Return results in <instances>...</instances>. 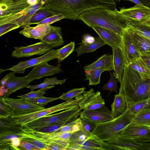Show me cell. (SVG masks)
Returning a JSON list of instances; mask_svg holds the SVG:
<instances>
[{
  "label": "cell",
  "instance_id": "cell-1",
  "mask_svg": "<svg viewBox=\"0 0 150 150\" xmlns=\"http://www.w3.org/2000/svg\"><path fill=\"white\" fill-rule=\"evenodd\" d=\"M44 7L56 14H61L64 19H79L84 12L98 8H115V0H43Z\"/></svg>",
  "mask_w": 150,
  "mask_h": 150
},
{
  "label": "cell",
  "instance_id": "cell-2",
  "mask_svg": "<svg viewBox=\"0 0 150 150\" xmlns=\"http://www.w3.org/2000/svg\"><path fill=\"white\" fill-rule=\"evenodd\" d=\"M119 93L124 96L127 104L150 98V74L125 65Z\"/></svg>",
  "mask_w": 150,
  "mask_h": 150
},
{
  "label": "cell",
  "instance_id": "cell-3",
  "mask_svg": "<svg viewBox=\"0 0 150 150\" xmlns=\"http://www.w3.org/2000/svg\"><path fill=\"white\" fill-rule=\"evenodd\" d=\"M79 19L91 28L93 25L100 26L121 36L129 26L128 21L116 8L100 7L89 10L83 13Z\"/></svg>",
  "mask_w": 150,
  "mask_h": 150
},
{
  "label": "cell",
  "instance_id": "cell-4",
  "mask_svg": "<svg viewBox=\"0 0 150 150\" xmlns=\"http://www.w3.org/2000/svg\"><path fill=\"white\" fill-rule=\"evenodd\" d=\"M135 115L127 108L124 113L113 119L98 123L93 134L105 142L114 140L119 137L125 128L132 122Z\"/></svg>",
  "mask_w": 150,
  "mask_h": 150
},
{
  "label": "cell",
  "instance_id": "cell-5",
  "mask_svg": "<svg viewBox=\"0 0 150 150\" xmlns=\"http://www.w3.org/2000/svg\"><path fill=\"white\" fill-rule=\"evenodd\" d=\"M37 2V0H0V19L4 23H15Z\"/></svg>",
  "mask_w": 150,
  "mask_h": 150
},
{
  "label": "cell",
  "instance_id": "cell-6",
  "mask_svg": "<svg viewBox=\"0 0 150 150\" xmlns=\"http://www.w3.org/2000/svg\"><path fill=\"white\" fill-rule=\"evenodd\" d=\"M82 109L79 105L54 114L35 120L23 126V127L34 128L58 124L69 123L76 120Z\"/></svg>",
  "mask_w": 150,
  "mask_h": 150
},
{
  "label": "cell",
  "instance_id": "cell-7",
  "mask_svg": "<svg viewBox=\"0 0 150 150\" xmlns=\"http://www.w3.org/2000/svg\"><path fill=\"white\" fill-rule=\"evenodd\" d=\"M82 95L75 97V99L66 101L49 108L24 115L11 117L14 118L18 122L23 126L26 123L40 118L79 105L82 99Z\"/></svg>",
  "mask_w": 150,
  "mask_h": 150
},
{
  "label": "cell",
  "instance_id": "cell-8",
  "mask_svg": "<svg viewBox=\"0 0 150 150\" xmlns=\"http://www.w3.org/2000/svg\"><path fill=\"white\" fill-rule=\"evenodd\" d=\"M120 48L125 65L128 66L132 62L141 57L139 48L129 25L124 30L122 36Z\"/></svg>",
  "mask_w": 150,
  "mask_h": 150
},
{
  "label": "cell",
  "instance_id": "cell-9",
  "mask_svg": "<svg viewBox=\"0 0 150 150\" xmlns=\"http://www.w3.org/2000/svg\"><path fill=\"white\" fill-rule=\"evenodd\" d=\"M119 137L132 139L141 144L150 142V126L131 122L125 128Z\"/></svg>",
  "mask_w": 150,
  "mask_h": 150
},
{
  "label": "cell",
  "instance_id": "cell-10",
  "mask_svg": "<svg viewBox=\"0 0 150 150\" xmlns=\"http://www.w3.org/2000/svg\"><path fill=\"white\" fill-rule=\"evenodd\" d=\"M119 12L128 22H150V8L136 4L129 8H120Z\"/></svg>",
  "mask_w": 150,
  "mask_h": 150
},
{
  "label": "cell",
  "instance_id": "cell-11",
  "mask_svg": "<svg viewBox=\"0 0 150 150\" xmlns=\"http://www.w3.org/2000/svg\"><path fill=\"white\" fill-rule=\"evenodd\" d=\"M14 48L15 50L12 52L11 56L17 58L45 54L53 48L50 45L41 41L31 45Z\"/></svg>",
  "mask_w": 150,
  "mask_h": 150
},
{
  "label": "cell",
  "instance_id": "cell-12",
  "mask_svg": "<svg viewBox=\"0 0 150 150\" xmlns=\"http://www.w3.org/2000/svg\"><path fill=\"white\" fill-rule=\"evenodd\" d=\"M57 58L56 50H52L45 54L37 57L32 58L25 61H21L14 65L9 69L4 70H10L15 73L24 74L27 68L45 62H47Z\"/></svg>",
  "mask_w": 150,
  "mask_h": 150
},
{
  "label": "cell",
  "instance_id": "cell-13",
  "mask_svg": "<svg viewBox=\"0 0 150 150\" xmlns=\"http://www.w3.org/2000/svg\"><path fill=\"white\" fill-rule=\"evenodd\" d=\"M2 97L6 103L14 109V115L12 117L24 115L45 108L44 107L27 102L25 99L23 98L15 99Z\"/></svg>",
  "mask_w": 150,
  "mask_h": 150
},
{
  "label": "cell",
  "instance_id": "cell-14",
  "mask_svg": "<svg viewBox=\"0 0 150 150\" xmlns=\"http://www.w3.org/2000/svg\"><path fill=\"white\" fill-rule=\"evenodd\" d=\"M82 96V99L79 104L82 110H93L105 105V100L100 92H95L93 88L85 91Z\"/></svg>",
  "mask_w": 150,
  "mask_h": 150
},
{
  "label": "cell",
  "instance_id": "cell-15",
  "mask_svg": "<svg viewBox=\"0 0 150 150\" xmlns=\"http://www.w3.org/2000/svg\"><path fill=\"white\" fill-rule=\"evenodd\" d=\"M15 73L11 72L8 74V78L6 83L3 86L8 91L2 97H8L12 93L18 90L27 87L33 80L27 77L26 76L17 77Z\"/></svg>",
  "mask_w": 150,
  "mask_h": 150
},
{
  "label": "cell",
  "instance_id": "cell-16",
  "mask_svg": "<svg viewBox=\"0 0 150 150\" xmlns=\"http://www.w3.org/2000/svg\"><path fill=\"white\" fill-rule=\"evenodd\" d=\"M62 71V70L58 65L56 66H52L49 64L47 62H45L34 66L33 69L26 76L34 80Z\"/></svg>",
  "mask_w": 150,
  "mask_h": 150
},
{
  "label": "cell",
  "instance_id": "cell-17",
  "mask_svg": "<svg viewBox=\"0 0 150 150\" xmlns=\"http://www.w3.org/2000/svg\"><path fill=\"white\" fill-rule=\"evenodd\" d=\"M80 118H86L98 123L102 122L115 118L111 111L104 105L100 108L92 110H83L79 114Z\"/></svg>",
  "mask_w": 150,
  "mask_h": 150
},
{
  "label": "cell",
  "instance_id": "cell-18",
  "mask_svg": "<svg viewBox=\"0 0 150 150\" xmlns=\"http://www.w3.org/2000/svg\"><path fill=\"white\" fill-rule=\"evenodd\" d=\"M91 28L103 41L111 47H121L122 36L110 30L99 26L93 25Z\"/></svg>",
  "mask_w": 150,
  "mask_h": 150
},
{
  "label": "cell",
  "instance_id": "cell-19",
  "mask_svg": "<svg viewBox=\"0 0 150 150\" xmlns=\"http://www.w3.org/2000/svg\"><path fill=\"white\" fill-rule=\"evenodd\" d=\"M112 51L113 74L121 83L125 67L124 61L121 48L118 47H112Z\"/></svg>",
  "mask_w": 150,
  "mask_h": 150
},
{
  "label": "cell",
  "instance_id": "cell-20",
  "mask_svg": "<svg viewBox=\"0 0 150 150\" xmlns=\"http://www.w3.org/2000/svg\"><path fill=\"white\" fill-rule=\"evenodd\" d=\"M51 25L44 24H37L35 26H25L19 33L28 38L41 40L50 31Z\"/></svg>",
  "mask_w": 150,
  "mask_h": 150
},
{
  "label": "cell",
  "instance_id": "cell-21",
  "mask_svg": "<svg viewBox=\"0 0 150 150\" xmlns=\"http://www.w3.org/2000/svg\"><path fill=\"white\" fill-rule=\"evenodd\" d=\"M40 41L48 44L53 48L63 45L64 41L62 37L61 28L51 25L50 31Z\"/></svg>",
  "mask_w": 150,
  "mask_h": 150
},
{
  "label": "cell",
  "instance_id": "cell-22",
  "mask_svg": "<svg viewBox=\"0 0 150 150\" xmlns=\"http://www.w3.org/2000/svg\"><path fill=\"white\" fill-rule=\"evenodd\" d=\"M112 55L104 54L99 57L96 61L83 68L85 71L100 69L110 71L112 70Z\"/></svg>",
  "mask_w": 150,
  "mask_h": 150
},
{
  "label": "cell",
  "instance_id": "cell-23",
  "mask_svg": "<svg viewBox=\"0 0 150 150\" xmlns=\"http://www.w3.org/2000/svg\"><path fill=\"white\" fill-rule=\"evenodd\" d=\"M22 125L11 117L0 118V134L22 131Z\"/></svg>",
  "mask_w": 150,
  "mask_h": 150
},
{
  "label": "cell",
  "instance_id": "cell-24",
  "mask_svg": "<svg viewBox=\"0 0 150 150\" xmlns=\"http://www.w3.org/2000/svg\"><path fill=\"white\" fill-rule=\"evenodd\" d=\"M107 142L116 147L117 150H139L141 144L132 139L122 137H119Z\"/></svg>",
  "mask_w": 150,
  "mask_h": 150
},
{
  "label": "cell",
  "instance_id": "cell-25",
  "mask_svg": "<svg viewBox=\"0 0 150 150\" xmlns=\"http://www.w3.org/2000/svg\"><path fill=\"white\" fill-rule=\"evenodd\" d=\"M56 15L44 7H42L26 21L21 28H23L27 25H30L33 24H38L45 18Z\"/></svg>",
  "mask_w": 150,
  "mask_h": 150
},
{
  "label": "cell",
  "instance_id": "cell-26",
  "mask_svg": "<svg viewBox=\"0 0 150 150\" xmlns=\"http://www.w3.org/2000/svg\"><path fill=\"white\" fill-rule=\"evenodd\" d=\"M105 44L106 43L99 36L95 38L94 42L92 43L87 44L82 42L75 50L77 52V57L84 53L94 51Z\"/></svg>",
  "mask_w": 150,
  "mask_h": 150
},
{
  "label": "cell",
  "instance_id": "cell-27",
  "mask_svg": "<svg viewBox=\"0 0 150 150\" xmlns=\"http://www.w3.org/2000/svg\"><path fill=\"white\" fill-rule=\"evenodd\" d=\"M130 28L141 56L150 54V39L135 32L131 28Z\"/></svg>",
  "mask_w": 150,
  "mask_h": 150
},
{
  "label": "cell",
  "instance_id": "cell-28",
  "mask_svg": "<svg viewBox=\"0 0 150 150\" xmlns=\"http://www.w3.org/2000/svg\"><path fill=\"white\" fill-rule=\"evenodd\" d=\"M127 107L124 96L120 93L115 95L114 101L111 105V111L113 116L115 118L124 113Z\"/></svg>",
  "mask_w": 150,
  "mask_h": 150
},
{
  "label": "cell",
  "instance_id": "cell-29",
  "mask_svg": "<svg viewBox=\"0 0 150 150\" xmlns=\"http://www.w3.org/2000/svg\"><path fill=\"white\" fill-rule=\"evenodd\" d=\"M94 135L83 127L80 130L71 134L69 145L79 144L82 142L91 138Z\"/></svg>",
  "mask_w": 150,
  "mask_h": 150
},
{
  "label": "cell",
  "instance_id": "cell-30",
  "mask_svg": "<svg viewBox=\"0 0 150 150\" xmlns=\"http://www.w3.org/2000/svg\"><path fill=\"white\" fill-rule=\"evenodd\" d=\"M92 138L82 142L79 144L68 145L66 150H104L95 143Z\"/></svg>",
  "mask_w": 150,
  "mask_h": 150
},
{
  "label": "cell",
  "instance_id": "cell-31",
  "mask_svg": "<svg viewBox=\"0 0 150 150\" xmlns=\"http://www.w3.org/2000/svg\"><path fill=\"white\" fill-rule=\"evenodd\" d=\"M128 24L135 32L150 39V22L134 23L128 21Z\"/></svg>",
  "mask_w": 150,
  "mask_h": 150
},
{
  "label": "cell",
  "instance_id": "cell-32",
  "mask_svg": "<svg viewBox=\"0 0 150 150\" xmlns=\"http://www.w3.org/2000/svg\"><path fill=\"white\" fill-rule=\"evenodd\" d=\"M43 5L44 2L42 0H37V3L32 6L26 13L16 20V23L19 25L21 28L26 21L30 18L39 9L43 7Z\"/></svg>",
  "mask_w": 150,
  "mask_h": 150
},
{
  "label": "cell",
  "instance_id": "cell-33",
  "mask_svg": "<svg viewBox=\"0 0 150 150\" xmlns=\"http://www.w3.org/2000/svg\"><path fill=\"white\" fill-rule=\"evenodd\" d=\"M131 122L150 126V108L143 110L135 115Z\"/></svg>",
  "mask_w": 150,
  "mask_h": 150
},
{
  "label": "cell",
  "instance_id": "cell-34",
  "mask_svg": "<svg viewBox=\"0 0 150 150\" xmlns=\"http://www.w3.org/2000/svg\"><path fill=\"white\" fill-rule=\"evenodd\" d=\"M67 79L62 80H58L57 77H54L51 78H46L43 81V82L36 85H29L26 88H30L31 91H33L34 90L45 88L47 86L57 85L58 84L62 85L66 81Z\"/></svg>",
  "mask_w": 150,
  "mask_h": 150
},
{
  "label": "cell",
  "instance_id": "cell-35",
  "mask_svg": "<svg viewBox=\"0 0 150 150\" xmlns=\"http://www.w3.org/2000/svg\"><path fill=\"white\" fill-rule=\"evenodd\" d=\"M75 45V42H71L63 47L56 50V59L59 62L62 61L73 52Z\"/></svg>",
  "mask_w": 150,
  "mask_h": 150
},
{
  "label": "cell",
  "instance_id": "cell-36",
  "mask_svg": "<svg viewBox=\"0 0 150 150\" xmlns=\"http://www.w3.org/2000/svg\"><path fill=\"white\" fill-rule=\"evenodd\" d=\"M82 127V120L81 118L79 117L76 120L62 126L54 132L72 133L80 130Z\"/></svg>",
  "mask_w": 150,
  "mask_h": 150
},
{
  "label": "cell",
  "instance_id": "cell-37",
  "mask_svg": "<svg viewBox=\"0 0 150 150\" xmlns=\"http://www.w3.org/2000/svg\"><path fill=\"white\" fill-rule=\"evenodd\" d=\"M22 134L23 137L21 139V140L28 142L40 150H48V144L47 143L37 138L27 134L23 131Z\"/></svg>",
  "mask_w": 150,
  "mask_h": 150
},
{
  "label": "cell",
  "instance_id": "cell-38",
  "mask_svg": "<svg viewBox=\"0 0 150 150\" xmlns=\"http://www.w3.org/2000/svg\"><path fill=\"white\" fill-rule=\"evenodd\" d=\"M105 70L96 69L85 71V75L86 79L89 81L88 86L96 85L100 83V76Z\"/></svg>",
  "mask_w": 150,
  "mask_h": 150
},
{
  "label": "cell",
  "instance_id": "cell-39",
  "mask_svg": "<svg viewBox=\"0 0 150 150\" xmlns=\"http://www.w3.org/2000/svg\"><path fill=\"white\" fill-rule=\"evenodd\" d=\"M0 118L12 117L14 115V110L9 105L6 103L3 98H0Z\"/></svg>",
  "mask_w": 150,
  "mask_h": 150
},
{
  "label": "cell",
  "instance_id": "cell-40",
  "mask_svg": "<svg viewBox=\"0 0 150 150\" xmlns=\"http://www.w3.org/2000/svg\"><path fill=\"white\" fill-rule=\"evenodd\" d=\"M128 66L139 72L150 74V71L141 57L132 62Z\"/></svg>",
  "mask_w": 150,
  "mask_h": 150
},
{
  "label": "cell",
  "instance_id": "cell-41",
  "mask_svg": "<svg viewBox=\"0 0 150 150\" xmlns=\"http://www.w3.org/2000/svg\"><path fill=\"white\" fill-rule=\"evenodd\" d=\"M85 87L73 89L68 92L63 93L60 97L59 99L65 101L72 99L74 98L80 96L85 91Z\"/></svg>",
  "mask_w": 150,
  "mask_h": 150
},
{
  "label": "cell",
  "instance_id": "cell-42",
  "mask_svg": "<svg viewBox=\"0 0 150 150\" xmlns=\"http://www.w3.org/2000/svg\"><path fill=\"white\" fill-rule=\"evenodd\" d=\"M69 142L62 139L50 140L48 142V150H66Z\"/></svg>",
  "mask_w": 150,
  "mask_h": 150
},
{
  "label": "cell",
  "instance_id": "cell-43",
  "mask_svg": "<svg viewBox=\"0 0 150 150\" xmlns=\"http://www.w3.org/2000/svg\"><path fill=\"white\" fill-rule=\"evenodd\" d=\"M147 100L127 104V108L130 112L136 115L143 110L149 108L147 104Z\"/></svg>",
  "mask_w": 150,
  "mask_h": 150
},
{
  "label": "cell",
  "instance_id": "cell-44",
  "mask_svg": "<svg viewBox=\"0 0 150 150\" xmlns=\"http://www.w3.org/2000/svg\"><path fill=\"white\" fill-rule=\"evenodd\" d=\"M54 87V85L49 86L45 88H40L39 90L35 91H31L27 94L17 96V97L25 99H31L42 97L44 96V95L46 93L45 91Z\"/></svg>",
  "mask_w": 150,
  "mask_h": 150
},
{
  "label": "cell",
  "instance_id": "cell-45",
  "mask_svg": "<svg viewBox=\"0 0 150 150\" xmlns=\"http://www.w3.org/2000/svg\"><path fill=\"white\" fill-rule=\"evenodd\" d=\"M69 123L56 124L34 128L29 129H30L33 131L38 132L45 133H51L55 132L62 126L67 125Z\"/></svg>",
  "mask_w": 150,
  "mask_h": 150
},
{
  "label": "cell",
  "instance_id": "cell-46",
  "mask_svg": "<svg viewBox=\"0 0 150 150\" xmlns=\"http://www.w3.org/2000/svg\"><path fill=\"white\" fill-rule=\"evenodd\" d=\"M59 99V98L46 97L44 96L31 99H25L26 101L38 106L43 107L49 103Z\"/></svg>",
  "mask_w": 150,
  "mask_h": 150
},
{
  "label": "cell",
  "instance_id": "cell-47",
  "mask_svg": "<svg viewBox=\"0 0 150 150\" xmlns=\"http://www.w3.org/2000/svg\"><path fill=\"white\" fill-rule=\"evenodd\" d=\"M110 78L108 82L104 85L103 89L114 91L117 93V81L114 76L113 74L110 71Z\"/></svg>",
  "mask_w": 150,
  "mask_h": 150
},
{
  "label": "cell",
  "instance_id": "cell-48",
  "mask_svg": "<svg viewBox=\"0 0 150 150\" xmlns=\"http://www.w3.org/2000/svg\"><path fill=\"white\" fill-rule=\"evenodd\" d=\"M83 127L89 132L93 133L96 127L98 122L86 118H81Z\"/></svg>",
  "mask_w": 150,
  "mask_h": 150
},
{
  "label": "cell",
  "instance_id": "cell-49",
  "mask_svg": "<svg viewBox=\"0 0 150 150\" xmlns=\"http://www.w3.org/2000/svg\"><path fill=\"white\" fill-rule=\"evenodd\" d=\"M20 28V26L15 23H8L0 25V36L13 30Z\"/></svg>",
  "mask_w": 150,
  "mask_h": 150
},
{
  "label": "cell",
  "instance_id": "cell-50",
  "mask_svg": "<svg viewBox=\"0 0 150 150\" xmlns=\"http://www.w3.org/2000/svg\"><path fill=\"white\" fill-rule=\"evenodd\" d=\"M64 19V16L62 14H56L48 17L39 23L37 24H44L50 25L56 21Z\"/></svg>",
  "mask_w": 150,
  "mask_h": 150
},
{
  "label": "cell",
  "instance_id": "cell-51",
  "mask_svg": "<svg viewBox=\"0 0 150 150\" xmlns=\"http://www.w3.org/2000/svg\"><path fill=\"white\" fill-rule=\"evenodd\" d=\"M23 131L18 133H9L0 134V142L8 140L15 137H19L20 139L23 137Z\"/></svg>",
  "mask_w": 150,
  "mask_h": 150
},
{
  "label": "cell",
  "instance_id": "cell-52",
  "mask_svg": "<svg viewBox=\"0 0 150 150\" xmlns=\"http://www.w3.org/2000/svg\"><path fill=\"white\" fill-rule=\"evenodd\" d=\"M18 148L19 150H40L30 143L23 140H21V144Z\"/></svg>",
  "mask_w": 150,
  "mask_h": 150
},
{
  "label": "cell",
  "instance_id": "cell-53",
  "mask_svg": "<svg viewBox=\"0 0 150 150\" xmlns=\"http://www.w3.org/2000/svg\"><path fill=\"white\" fill-rule=\"evenodd\" d=\"M0 150H19L18 148L16 147L11 144L10 139L0 142Z\"/></svg>",
  "mask_w": 150,
  "mask_h": 150
},
{
  "label": "cell",
  "instance_id": "cell-54",
  "mask_svg": "<svg viewBox=\"0 0 150 150\" xmlns=\"http://www.w3.org/2000/svg\"><path fill=\"white\" fill-rule=\"evenodd\" d=\"M95 40V38L93 36L88 34L85 35L82 38V42L84 43H91Z\"/></svg>",
  "mask_w": 150,
  "mask_h": 150
},
{
  "label": "cell",
  "instance_id": "cell-55",
  "mask_svg": "<svg viewBox=\"0 0 150 150\" xmlns=\"http://www.w3.org/2000/svg\"><path fill=\"white\" fill-rule=\"evenodd\" d=\"M141 58L150 71V54L141 56Z\"/></svg>",
  "mask_w": 150,
  "mask_h": 150
},
{
  "label": "cell",
  "instance_id": "cell-56",
  "mask_svg": "<svg viewBox=\"0 0 150 150\" xmlns=\"http://www.w3.org/2000/svg\"><path fill=\"white\" fill-rule=\"evenodd\" d=\"M11 144L14 146L17 147L19 146L21 144V139L19 137H15L10 139Z\"/></svg>",
  "mask_w": 150,
  "mask_h": 150
},
{
  "label": "cell",
  "instance_id": "cell-57",
  "mask_svg": "<svg viewBox=\"0 0 150 150\" xmlns=\"http://www.w3.org/2000/svg\"><path fill=\"white\" fill-rule=\"evenodd\" d=\"M150 150V143H144L141 144L139 150Z\"/></svg>",
  "mask_w": 150,
  "mask_h": 150
},
{
  "label": "cell",
  "instance_id": "cell-58",
  "mask_svg": "<svg viewBox=\"0 0 150 150\" xmlns=\"http://www.w3.org/2000/svg\"><path fill=\"white\" fill-rule=\"evenodd\" d=\"M7 90L4 88L3 86H0V96H3L7 92Z\"/></svg>",
  "mask_w": 150,
  "mask_h": 150
},
{
  "label": "cell",
  "instance_id": "cell-59",
  "mask_svg": "<svg viewBox=\"0 0 150 150\" xmlns=\"http://www.w3.org/2000/svg\"><path fill=\"white\" fill-rule=\"evenodd\" d=\"M139 1L143 5L146 6H150V0H139Z\"/></svg>",
  "mask_w": 150,
  "mask_h": 150
},
{
  "label": "cell",
  "instance_id": "cell-60",
  "mask_svg": "<svg viewBox=\"0 0 150 150\" xmlns=\"http://www.w3.org/2000/svg\"><path fill=\"white\" fill-rule=\"evenodd\" d=\"M125 1H132L135 4H139L142 5H143L139 1V0H124Z\"/></svg>",
  "mask_w": 150,
  "mask_h": 150
},
{
  "label": "cell",
  "instance_id": "cell-61",
  "mask_svg": "<svg viewBox=\"0 0 150 150\" xmlns=\"http://www.w3.org/2000/svg\"><path fill=\"white\" fill-rule=\"evenodd\" d=\"M147 104L148 108H150V98L147 100Z\"/></svg>",
  "mask_w": 150,
  "mask_h": 150
},
{
  "label": "cell",
  "instance_id": "cell-62",
  "mask_svg": "<svg viewBox=\"0 0 150 150\" xmlns=\"http://www.w3.org/2000/svg\"><path fill=\"white\" fill-rule=\"evenodd\" d=\"M117 1L120 2V0H115Z\"/></svg>",
  "mask_w": 150,
  "mask_h": 150
}]
</instances>
